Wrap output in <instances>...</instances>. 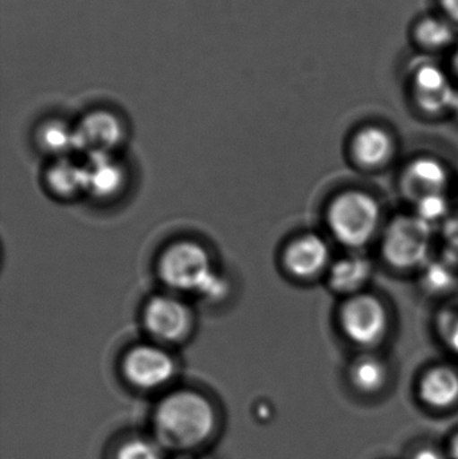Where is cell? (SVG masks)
Masks as SVG:
<instances>
[{
    "label": "cell",
    "instance_id": "6da1fadb",
    "mask_svg": "<svg viewBox=\"0 0 458 459\" xmlns=\"http://www.w3.org/2000/svg\"><path fill=\"white\" fill-rule=\"evenodd\" d=\"M156 441L167 449L195 450L214 437L218 414L203 394L177 390L164 396L152 417Z\"/></svg>",
    "mask_w": 458,
    "mask_h": 459
},
{
    "label": "cell",
    "instance_id": "7a4b0ae2",
    "mask_svg": "<svg viewBox=\"0 0 458 459\" xmlns=\"http://www.w3.org/2000/svg\"><path fill=\"white\" fill-rule=\"evenodd\" d=\"M159 274L169 288L196 293L204 299H223L228 283L215 272L206 248L193 240H179L161 254Z\"/></svg>",
    "mask_w": 458,
    "mask_h": 459
},
{
    "label": "cell",
    "instance_id": "3957f363",
    "mask_svg": "<svg viewBox=\"0 0 458 459\" xmlns=\"http://www.w3.org/2000/svg\"><path fill=\"white\" fill-rule=\"evenodd\" d=\"M328 222L343 245L359 247L371 239L378 228L379 207L367 194L349 191L331 204Z\"/></svg>",
    "mask_w": 458,
    "mask_h": 459
},
{
    "label": "cell",
    "instance_id": "277c9868",
    "mask_svg": "<svg viewBox=\"0 0 458 459\" xmlns=\"http://www.w3.org/2000/svg\"><path fill=\"white\" fill-rule=\"evenodd\" d=\"M432 226L417 217H401L387 229L384 255L398 269L419 266L428 259Z\"/></svg>",
    "mask_w": 458,
    "mask_h": 459
},
{
    "label": "cell",
    "instance_id": "5b68a950",
    "mask_svg": "<svg viewBox=\"0 0 458 459\" xmlns=\"http://www.w3.org/2000/svg\"><path fill=\"white\" fill-rule=\"evenodd\" d=\"M123 371L124 377L134 387L142 391H155L171 382L177 372V364L163 348L142 344L126 353Z\"/></svg>",
    "mask_w": 458,
    "mask_h": 459
},
{
    "label": "cell",
    "instance_id": "8992f818",
    "mask_svg": "<svg viewBox=\"0 0 458 459\" xmlns=\"http://www.w3.org/2000/svg\"><path fill=\"white\" fill-rule=\"evenodd\" d=\"M341 326L357 344H376L386 332V310L376 297L368 294L354 297L341 309Z\"/></svg>",
    "mask_w": 458,
    "mask_h": 459
},
{
    "label": "cell",
    "instance_id": "52a82bcc",
    "mask_svg": "<svg viewBox=\"0 0 458 459\" xmlns=\"http://www.w3.org/2000/svg\"><path fill=\"white\" fill-rule=\"evenodd\" d=\"M144 324L155 339L179 342L191 331L193 315L182 299L174 296H156L145 305Z\"/></svg>",
    "mask_w": 458,
    "mask_h": 459
},
{
    "label": "cell",
    "instance_id": "ba28073f",
    "mask_svg": "<svg viewBox=\"0 0 458 459\" xmlns=\"http://www.w3.org/2000/svg\"><path fill=\"white\" fill-rule=\"evenodd\" d=\"M77 151L86 155H105L110 153L124 136L123 126L118 118L109 112H93L86 116L75 128Z\"/></svg>",
    "mask_w": 458,
    "mask_h": 459
},
{
    "label": "cell",
    "instance_id": "9c48e42d",
    "mask_svg": "<svg viewBox=\"0 0 458 459\" xmlns=\"http://www.w3.org/2000/svg\"><path fill=\"white\" fill-rule=\"evenodd\" d=\"M414 89L419 107L429 113L452 108L457 91L449 85L448 78L437 65L421 64L414 70Z\"/></svg>",
    "mask_w": 458,
    "mask_h": 459
},
{
    "label": "cell",
    "instance_id": "30bf717a",
    "mask_svg": "<svg viewBox=\"0 0 458 459\" xmlns=\"http://www.w3.org/2000/svg\"><path fill=\"white\" fill-rule=\"evenodd\" d=\"M330 251L317 235H303L289 243L284 253V264L290 274L311 278L319 274L328 262Z\"/></svg>",
    "mask_w": 458,
    "mask_h": 459
},
{
    "label": "cell",
    "instance_id": "8fae6325",
    "mask_svg": "<svg viewBox=\"0 0 458 459\" xmlns=\"http://www.w3.org/2000/svg\"><path fill=\"white\" fill-rule=\"evenodd\" d=\"M419 396L430 409L448 410L458 403V374L451 367H435L419 380Z\"/></svg>",
    "mask_w": 458,
    "mask_h": 459
},
{
    "label": "cell",
    "instance_id": "7c38bea8",
    "mask_svg": "<svg viewBox=\"0 0 458 459\" xmlns=\"http://www.w3.org/2000/svg\"><path fill=\"white\" fill-rule=\"evenodd\" d=\"M448 183V174L440 161L419 158L411 161L403 175V190L409 198L419 202L424 196L441 194Z\"/></svg>",
    "mask_w": 458,
    "mask_h": 459
},
{
    "label": "cell",
    "instance_id": "4fadbf2b",
    "mask_svg": "<svg viewBox=\"0 0 458 459\" xmlns=\"http://www.w3.org/2000/svg\"><path fill=\"white\" fill-rule=\"evenodd\" d=\"M88 174V191L99 199L116 195L123 187L125 172L110 153L88 156L85 163Z\"/></svg>",
    "mask_w": 458,
    "mask_h": 459
},
{
    "label": "cell",
    "instance_id": "5bb4252c",
    "mask_svg": "<svg viewBox=\"0 0 458 459\" xmlns=\"http://www.w3.org/2000/svg\"><path fill=\"white\" fill-rule=\"evenodd\" d=\"M393 152L392 137L376 126H368L354 140V156L365 167H379L389 160Z\"/></svg>",
    "mask_w": 458,
    "mask_h": 459
},
{
    "label": "cell",
    "instance_id": "9a60e30c",
    "mask_svg": "<svg viewBox=\"0 0 458 459\" xmlns=\"http://www.w3.org/2000/svg\"><path fill=\"white\" fill-rule=\"evenodd\" d=\"M51 190L61 196H73L88 191V174L85 164L69 158H59L48 172Z\"/></svg>",
    "mask_w": 458,
    "mask_h": 459
},
{
    "label": "cell",
    "instance_id": "2e32d148",
    "mask_svg": "<svg viewBox=\"0 0 458 459\" xmlns=\"http://www.w3.org/2000/svg\"><path fill=\"white\" fill-rule=\"evenodd\" d=\"M371 274V264L363 256H350L341 259L331 270L330 281L339 291H352L359 289Z\"/></svg>",
    "mask_w": 458,
    "mask_h": 459
},
{
    "label": "cell",
    "instance_id": "e0dca14e",
    "mask_svg": "<svg viewBox=\"0 0 458 459\" xmlns=\"http://www.w3.org/2000/svg\"><path fill=\"white\" fill-rule=\"evenodd\" d=\"M350 377H351L352 385L359 393L373 395L384 390L386 385V367L378 359L363 358L352 366Z\"/></svg>",
    "mask_w": 458,
    "mask_h": 459
},
{
    "label": "cell",
    "instance_id": "ac0fdd59",
    "mask_svg": "<svg viewBox=\"0 0 458 459\" xmlns=\"http://www.w3.org/2000/svg\"><path fill=\"white\" fill-rule=\"evenodd\" d=\"M40 147L56 158H66L67 153L77 151L75 129L59 121H51L40 128L38 134Z\"/></svg>",
    "mask_w": 458,
    "mask_h": 459
},
{
    "label": "cell",
    "instance_id": "d6986e66",
    "mask_svg": "<svg viewBox=\"0 0 458 459\" xmlns=\"http://www.w3.org/2000/svg\"><path fill=\"white\" fill-rule=\"evenodd\" d=\"M416 39L424 48L438 50L454 40V30L441 19L427 18L416 27Z\"/></svg>",
    "mask_w": 458,
    "mask_h": 459
},
{
    "label": "cell",
    "instance_id": "ffe728a7",
    "mask_svg": "<svg viewBox=\"0 0 458 459\" xmlns=\"http://www.w3.org/2000/svg\"><path fill=\"white\" fill-rule=\"evenodd\" d=\"M115 459H164V447L156 439L134 437L118 446Z\"/></svg>",
    "mask_w": 458,
    "mask_h": 459
},
{
    "label": "cell",
    "instance_id": "44dd1931",
    "mask_svg": "<svg viewBox=\"0 0 458 459\" xmlns=\"http://www.w3.org/2000/svg\"><path fill=\"white\" fill-rule=\"evenodd\" d=\"M456 283L454 264L446 261H433L427 264L424 273V285L433 293H444Z\"/></svg>",
    "mask_w": 458,
    "mask_h": 459
},
{
    "label": "cell",
    "instance_id": "7402d4cb",
    "mask_svg": "<svg viewBox=\"0 0 458 459\" xmlns=\"http://www.w3.org/2000/svg\"><path fill=\"white\" fill-rule=\"evenodd\" d=\"M446 212H448V202L443 194H432L417 202V217L429 225L443 220Z\"/></svg>",
    "mask_w": 458,
    "mask_h": 459
},
{
    "label": "cell",
    "instance_id": "603a6c76",
    "mask_svg": "<svg viewBox=\"0 0 458 459\" xmlns=\"http://www.w3.org/2000/svg\"><path fill=\"white\" fill-rule=\"evenodd\" d=\"M445 237V259L452 264H458V220H452L444 229Z\"/></svg>",
    "mask_w": 458,
    "mask_h": 459
},
{
    "label": "cell",
    "instance_id": "cb8c5ba5",
    "mask_svg": "<svg viewBox=\"0 0 458 459\" xmlns=\"http://www.w3.org/2000/svg\"><path fill=\"white\" fill-rule=\"evenodd\" d=\"M444 334H445V340L449 347L458 353V317H454V316L445 317Z\"/></svg>",
    "mask_w": 458,
    "mask_h": 459
},
{
    "label": "cell",
    "instance_id": "d4e9b609",
    "mask_svg": "<svg viewBox=\"0 0 458 459\" xmlns=\"http://www.w3.org/2000/svg\"><path fill=\"white\" fill-rule=\"evenodd\" d=\"M411 459H446V455L437 447L424 446L416 450Z\"/></svg>",
    "mask_w": 458,
    "mask_h": 459
},
{
    "label": "cell",
    "instance_id": "484cf974",
    "mask_svg": "<svg viewBox=\"0 0 458 459\" xmlns=\"http://www.w3.org/2000/svg\"><path fill=\"white\" fill-rule=\"evenodd\" d=\"M441 5L446 15L458 23V0H441Z\"/></svg>",
    "mask_w": 458,
    "mask_h": 459
},
{
    "label": "cell",
    "instance_id": "4316f807",
    "mask_svg": "<svg viewBox=\"0 0 458 459\" xmlns=\"http://www.w3.org/2000/svg\"><path fill=\"white\" fill-rule=\"evenodd\" d=\"M448 453L451 459H458V433L452 437L451 442H449Z\"/></svg>",
    "mask_w": 458,
    "mask_h": 459
},
{
    "label": "cell",
    "instance_id": "83f0119b",
    "mask_svg": "<svg viewBox=\"0 0 458 459\" xmlns=\"http://www.w3.org/2000/svg\"><path fill=\"white\" fill-rule=\"evenodd\" d=\"M451 109H454V112H456V115L458 116V93H456V96H454V102H452Z\"/></svg>",
    "mask_w": 458,
    "mask_h": 459
},
{
    "label": "cell",
    "instance_id": "f1b7e54d",
    "mask_svg": "<svg viewBox=\"0 0 458 459\" xmlns=\"http://www.w3.org/2000/svg\"><path fill=\"white\" fill-rule=\"evenodd\" d=\"M454 70H456V73L458 74V50H457V53L454 54Z\"/></svg>",
    "mask_w": 458,
    "mask_h": 459
}]
</instances>
